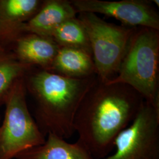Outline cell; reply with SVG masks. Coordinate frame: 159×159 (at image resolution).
I'll return each mask as SVG.
<instances>
[{
    "instance_id": "obj_1",
    "label": "cell",
    "mask_w": 159,
    "mask_h": 159,
    "mask_svg": "<svg viewBox=\"0 0 159 159\" xmlns=\"http://www.w3.org/2000/svg\"><path fill=\"white\" fill-rule=\"evenodd\" d=\"M144 102L129 85L98 78L81 102L74 120L78 140L94 159H103L114 149L116 137L134 119Z\"/></svg>"
},
{
    "instance_id": "obj_2",
    "label": "cell",
    "mask_w": 159,
    "mask_h": 159,
    "mask_svg": "<svg viewBox=\"0 0 159 159\" xmlns=\"http://www.w3.org/2000/svg\"><path fill=\"white\" fill-rule=\"evenodd\" d=\"M97 79V74L75 79L35 67L29 70L25 88L34 100L35 121L45 136L67 140L74 135L75 114Z\"/></svg>"
},
{
    "instance_id": "obj_3",
    "label": "cell",
    "mask_w": 159,
    "mask_h": 159,
    "mask_svg": "<svg viewBox=\"0 0 159 159\" xmlns=\"http://www.w3.org/2000/svg\"><path fill=\"white\" fill-rule=\"evenodd\" d=\"M107 83L129 85L159 111V30L136 27L118 74Z\"/></svg>"
},
{
    "instance_id": "obj_4",
    "label": "cell",
    "mask_w": 159,
    "mask_h": 159,
    "mask_svg": "<svg viewBox=\"0 0 159 159\" xmlns=\"http://www.w3.org/2000/svg\"><path fill=\"white\" fill-rule=\"evenodd\" d=\"M24 77L12 86L4 104L5 114L0 126V159H16L46 141L29 111Z\"/></svg>"
},
{
    "instance_id": "obj_5",
    "label": "cell",
    "mask_w": 159,
    "mask_h": 159,
    "mask_svg": "<svg viewBox=\"0 0 159 159\" xmlns=\"http://www.w3.org/2000/svg\"><path fill=\"white\" fill-rule=\"evenodd\" d=\"M77 18L87 34L98 78L104 82L114 79L136 27L107 23L91 12H80Z\"/></svg>"
},
{
    "instance_id": "obj_6",
    "label": "cell",
    "mask_w": 159,
    "mask_h": 159,
    "mask_svg": "<svg viewBox=\"0 0 159 159\" xmlns=\"http://www.w3.org/2000/svg\"><path fill=\"white\" fill-rule=\"evenodd\" d=\"M113 154L103 159H159V111L148 102L116 137Z\"/></svg>"
},
{
    "instance_id": "obj_7",
    "label": "cell",
    "mask_w": 159,
    "mask_h": 159,
    "mask_svg": "<svg viewBox=\"0 0 159 159\" xmlns=\"http://www.w3.org/2000/svg\"><path fill=\"white\" fill-rule=\"evenodd\" d=\"M78 13L101 14L119 20L130 27L159 30V12L149 0H70Z\"/></svg>"
},
{
    "instance_id": "obj_8",
    "label": "cell",
    "mask_w": 159,
    "mask_h": 159,
    "mask_svg": "<svg viewBox=\"0 0 159 159\" xmlns=\"http://www.w3.org/2000/svg\"><path fill=\"white\" fill-rule=\"evenodd\" d=\"M40 0H0V46H11L24 35L23 24L39 11Z\"/></svg>"
},
{
    "instance_id": "obj_9",
    "label": "cell",
    "mask_w": 159,
    "mask_h": 159,
    "mask_svg": "<svg viewBox=\"0 0 159 159\" xmlns=\"http://www.w3.org/2000/svg\"><path fill=\"white\" fill-rule=\"evenodd\" d=\"M77 12L68 0L44 1L40 10L23 24V34H35L51 38L55 29Z\"/></svg>"
},
{
    "instance_id": "obj_10",
    "label": "cell",
    "mask_w": 159,
    "mask_h": 159,
    "mask_svg": "<svg viewBox=\"0 0 159 159\" xmlns=\"http://www.w3.org/2000/svg\"><path fill=\"white\" fill-rule=\"evenodd\" d=\"M11 47L20 61L45 70L50 69L60 48L51 38L35 34H24Z\"/></svg>"
},
{
    "instance_id": "obj_11",
    "label": "cell",
    "mask_w": 159,
    "mask_h": 159,
    "mask_svg": "<svg viewBox=\"0 0 159 159\" xmlns=\"http://www.w3.org/2000/svg\"><path fill=\"white\" fill-rule=\"evenodd\" d=\"M15 159H94L83 144L71 143L49 134L43 144L20 154Z\"/></svg>"
},
{
    "instance_id": "obj_12",
    "label": "cell",
    "mask_w": 159,
    "mask_h": 159,
    "mask_svg": "<svg viewBox=\"0 0 159 159\" xmlns=\"http://www.w3.org/2000/svg\"><path fill=\"white\" fill-rule=\"evenodd\" d=\"M70 78H84L96 74L92 54L82 49L60 47L49 70Z\"/></svg>"
},
{
    "instance_id": "obj_13",
    "label": "cell",
    "mask_w": 159,
    "mask_h": 159,
    "mask_svg": "<svg viewBox=\"0 0 159 159\" xmlns=\"http://www.w3.org/2000/svg\"><path fill=\"white\" fill-rule=\"evenodd\" d=\"M33 67L18 60L11 46H0V107L17 80Z\"/></svg>"
},
{
    "instance_id": "obj_14",
    "label": "cell",
    "mask_w": 159,
    "mask_h": 159,
    "mask_svg": "<svg viewBox=\"0 0 159 159\" xmlns=\"http://www.w3.org/2000/svg\"><path fill=\"white\" fill-rule=\"evenodd\" d=\"M51 39L60 47L77 48L91 53L87 34L77 17L68 19L60 25L51 34Z\"/></svg>"
},
{
    "instance_id": "obj_15",
    "label": "cell",
    "mask_w": 159,
    "mask_h": 159,
    "mask_svg": "<svg viewBox=\"0 0 159 159\" xmlns=\"http://www.w3.org/2000/svg\"><path fill=\"white\" fill-rule=\"evenodd\" d=\"M152 3L153 4V5L156 7H159V0H152Z\"/></svg>"
}]
</instances>
